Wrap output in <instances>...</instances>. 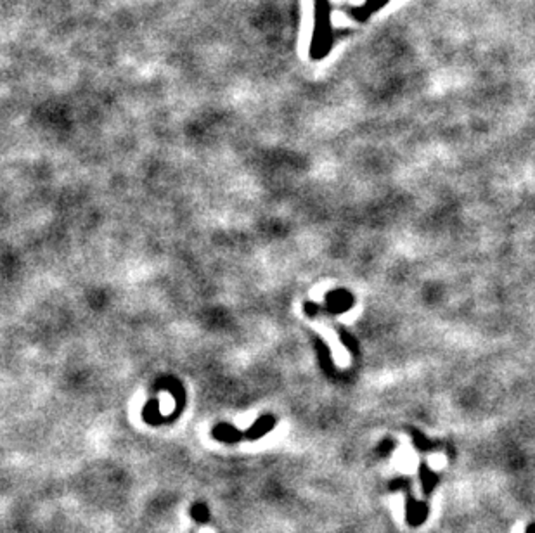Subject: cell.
Returning a JSON list of instances; mask_svg holds the SVG:
<instances>
[{"mask_svg":"<svg viewBox=\"0 0 535 533\" xmlns=\"http://www.w3.org/2000/svg\"><path fill=\"white\" fill-rule=\"evenodd\" d=\"M335 35L331 28V8L329 0H313V33L310 40V59H324L331 50Z\"/></svg>","mask_w":535,"mask_h":533,"instance_id":"1","label":"cell"},{"mask_svg":"<svg viewBox=\"0 0 535 533\" xmlns=\"http://www.w3.org/2000/svg\"><path fill=\"white\" fill-rule=\"evenodd\" d=\"M405 511H407V523L411 526H419L426 521L428 518V512H430V507L426 502H418L414 501L411 494V487H409V481H405Z\"/></svg>","mask_w":535,"mask_h":533,"instance_id":"2","label":"cell"},{"mask_svg":"<svg viewBox=\"0 0 535 533\" xmlns=\"http://www.w3.org/2000/svg\"><path fill=\"white\" fill-rule=\"evenodd\" d=\"M353 298L349 291H343V289H338V291H333L328 295V307H326V312L329 313H342L347 312V310L352 307Z\"/></svg>","mask_w":535,"mask_h":533,"instance_id":"3","label":"cell"},{"mask_svg":"<svg viewBox=\"0 0 535 533\" xmlns=\"http://www.w3.org/2000/svg\"><path fill=\"white\" fill-rule=\"evenodd\" d=\"M275 423H278V419H275L274 416L271 414L262 416V418H258L257 421L253 423V426H251L250 429L244 432V438L251 440V442H253V440L262 438V436H265L272 428H274Z\"/></svg>","mask_w":535,"mask_h":533,"instance_id":"4","label":"cell"},{"mask_svg":"<svg viewBox=\"0 0 535 533\" xmlns=\"http://www.w3.org/2000/svg\"><path fill=\"white\" fill-rule=\"evenodd\" d=\"M211 436L224 443H237L244 438V432H240L233 425L222 423V425H217L215 428L211 429Z\"/></svg>","mask_w":535,"mask_h":533,"instance_id":"5","label":"cell"},{"mask_svg":"<svg viewBox=\"0 0 535 533\" xmlns=\"http://www.w3.org/2000/svg\"><path fill=\"white\" fill-rule=\"evenodd\" d=\"M419 476H421V483H422V494L426 495V497H430L431 492H434L435 485L438 483V474L434 473V471L430 469V467L426 466L425 463L419 466Z\"/></svg>","mask_w":535,"mask_h":533,"instance_id":"6","label":"cell"},{"mask_svg":"<svg viewBox=\"0 0 535 533\" xmlns=\"http://www.w3.org/2000/svg\"><path fill=\"white\" fill-rule=\"evenodd\" d=\"M385 0H366V4L362 6V8H357V9H352V18L353 19H366L367 16L371 14L373 11H376L378 8H381L383 6Z\"/></svg>","mask_w":535,"mask_h":533,"instance_id":"7","label":"cell"},{"mask_svg":"<svg viewBox=\"0 0 535 533\" xmlns=\"http://www.w3.org/2000/svg\"><path fill=\"white\" fill-rule=\"evenodd\" d=\"M191 514H193V519L197 523H206L208 519H210V511H208V507L204 504H201V502H197V504H194L193 507H191Z\"/></svg>","mask_w":535,"mask_h":533,"instance_id":"8","label":"cell"},{"mask_svg":"<svg viewBox=\"0 0 535 533\" xmlns=\"http://www.w3.org/2000/svg\"><path fill=\"white\" fill-rule=\"evenodd\" d=\"M412 440H414V445L418 447L419 450H422V452H428V450L434 449V447H431L430 440L426 438L425 435H421V433H419V432L412 433Z\"/></svg>","mask_w":535,"mask_h":533,"instance_id":"9","label":"cell"},{"mask_svg":"<svg viewBox=\"0 0 535 533\" xmlns=\"http://www.w3.org/2000/svg\"><path fill=\"white\" fill-rule=\"evenodd\" d=\"M340 334H342V336H340V338H342L343 345H345V347H349V350L352 351V353H357V348H359V347H357V341L353 340L352 334L345 333V331H342V333H340Z\"/></svg>","mask_w":535,"mask_h":533,"instance_id":"10","label":"cell"},{"mask_svg":"<svg viewBox=\"0 0 535 533\" xmlns=\"http://www.w3.org/2000/svg\"><path fill=\"white\" fill-rule=\"evenodd\" d=\"M393 442H383L381 443V449H378V452H380V456H388L393 450Z\"/></svg>","mask_w":535,"mask_h":533,"instance_id":"11","label":"cell"},{"mask_svg":"<svg viewBox=\"0 0 535 533\" xmlns=\"http://www.w3.org/2000/svg\"><path fill=\"white\" fill-rule=\"evenodd\" d=\"M525 533H535V525H528L527 530H525Z\"/></svg>","mask_w":535,"mask_h":533,"instance_id":"12","label":"cell"}]
</instances>
